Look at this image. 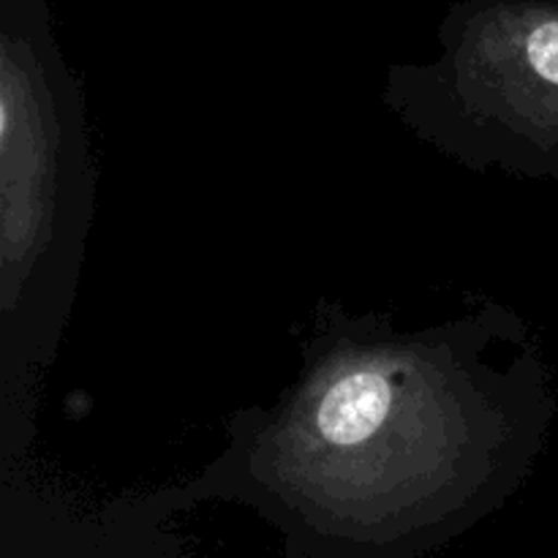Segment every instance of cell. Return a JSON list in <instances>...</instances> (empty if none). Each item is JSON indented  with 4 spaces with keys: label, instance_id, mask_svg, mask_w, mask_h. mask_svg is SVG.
Listing matches in <instances>:
<instances>
[{
    "label": "cell",
    "instance_id": "cell-1",
    "mask_svg": "<svg viewBox=\"0 0 558 558\" xmlns=\"http://www.w3.org/2000/svg\"><path fill=\"white\" fill-rule=\"evenodd\" d=\"M526 325L501 303L425 327L322 303L292 385L227 420L174 507L238 501L332 558L420 554L526 483L548 425Z\"/></svg>",
    "mask_w": 558,
    "mask_h": 558
},
{
    "label": "cell",
    "instance_id": "cell-2",
    "mask_svg": "<svg viewBox=\"0 0 558 558\" xmlns=\"http://www.w3.org/2000/svg\"><path fill=\"white\" fill-rule=\"evenodd\" d=\"M515 65H469L390 85L409 134L472 172L558 174V16L523 31Z\"/></svg>",
    "mask_w": 558,
    "mask_h": 558
}]
</instances>
